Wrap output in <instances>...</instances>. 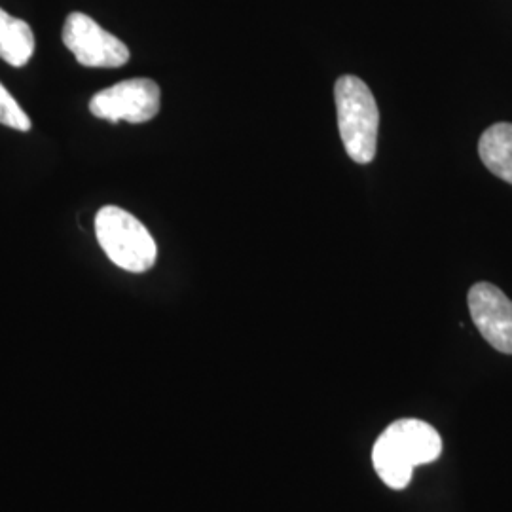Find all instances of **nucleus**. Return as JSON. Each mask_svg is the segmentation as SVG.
<instances>
[{
  "label": "nucleus",
  "instance_id": "nucleus-4",
  "mask_svg": "<svg viewBox=\"0 0 512 512\" xmlns=\"http://www.w3.org/2000/svg\"><path fill=\"white\" fill-rule=\"evenodd\" d=\"M160 88L154 80L133 78L95 93L90 101V112L95 118L112 124L124 120L129 124H145L160 112Z\"/></svg>",
  "mask_w": 512,
  "mask_h": 512
},
{
  "label": "nucleus",
  "instance_id": "nucleus-5",
  "mask_svg": "<svg viewBox=\"0 0 512 512\" xmlns=\"http://www.w3.org/2000/svg\"><path fill=\"white\" fill-rule=\"evenodd\" d=\"M63 42L84 67L116 69L129 61L128 46L80 12H73L65 21Z\"/></svg>",
  "mask_w": 512,
  "mask_h": 512
},
{
  "label": "nucleus",
  "instance_id": "nucleus-7",
  "mask_svg": "<svg viewBox=\"0 0 512 512\" xmlns=\"http://www.w3.org/2000/svg\"><path fill=\"white\" fill-rule=\"evenodd\" d=\"M478 156L495 177L512 184V124L501 122L486 129L478 141Z\"/></svg>",
  "mask_w": 512,
  "mask_h": 512
},
{
  "label": "nucleus",
  "instance_id": "nucleus-2",
  "mask_svg": "<svg viewBox=\"0 0 512 512\" xmlns=\"http://www.w3.org/2000/svg\"><path fill=\"white\" fill-rule=\"evenodd\" d=\"M338 128L349 158L357 164H370L378 148L380 110L365 82L344 74L334 84Z\"/></svg>",
  "mask_w": 512,
  "mask_h": 512
},
{
  "label": "nucleus",
  "instance_id": "nucleus-3",
  "mask_svg": "<svg viewBox=\"0 0 512 512\" xmlns=\"http://www.w3.org/2000/svg\"><path fill=\"white\" fill-rule=\"evenodd\" d=\"M95 234L105 255L126 272L143 274L156 264L158 247L147 226L116 205L97 213Z\"/></svg>",
  "mask_w": 512,
  "mask_h": 512
},
{
  "label": "nucleus",
  "instance_id": "nucleus-1",
  "mask_svg": "<svg viewBox=\"0 0 512 512\" xmlns=\"http://www.w3.org/2000/svg\"><path fill=\"white\" fill-rule=\"evenodd\" d=\"M442 454L439 431L427 421L404 418L393 421L378 437L372 463L385 486L404 490L418 465L437 461Z\"/></svg>",
  "mask_w": 512,
  "mask_h": 512
},
{
  "label": "nucleus",
  "instance_id": "nucleus-9",
  "mask_svg": "<svg viewBox=\"0 0 512 512\" xmlns=\"http://www.w3.org/2000/svg\"><path fill=\"white\" fill-rule=\"evenodd\" d=\"M0 124L8 126V128L18 129V131H29L31 129L29 116L25 114V110L19 107L14 95L8 92L2 84H0Z\"/></svg>",
  "mask_w": 512,
  "mask_h": 512
},
{
  "label": "nucleus",
  "instance_id": "nucleus-8",
  "mask_svg": "<svg viewBox=\"0 0 512 512\" xmlns=\"http://www.w3.org/2000/svg\"><path fill=\"white\" fill-rule=\"evenodd\" d=\"M35 52V35L29 23L0 8V59L12 67H23Z\"/></svg>",
  "mask_w": 512,
  "mask_h": 512
},
{
  "label": "nucleus",
  "instance_id": "nucleus-6",
  "mask_svg": "<svg viewBox=\"0 0 512 512\" xmlns=\"http://www.w3.org/2000/svg\"><path fill=\"white\" fill-rule=\"evenodd\" d=\"M469 311L482 338L497 351L512 355V300L482 281L469 291Z\"/></svg>",
  "mask_w": 512,
  "mask_h": 512
}]
</instances>
